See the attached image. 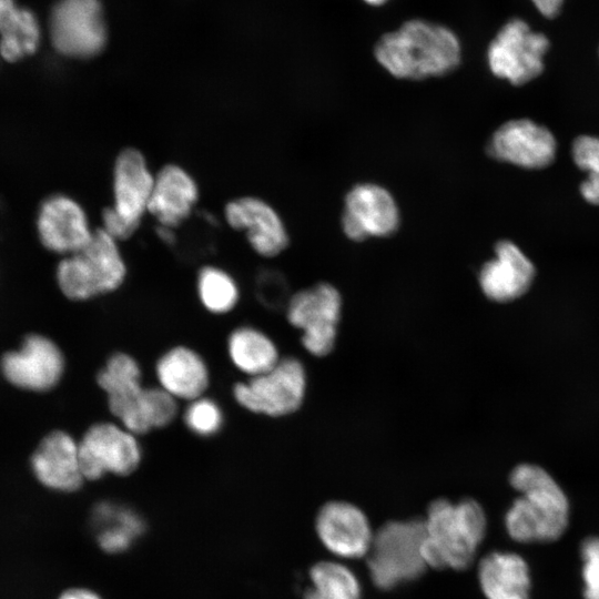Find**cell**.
Wrapping results in <instances>:
<instances>
[{
    "label": "cell",
    "instance_id": "31",
    "mask_svg": "<svg viewBox=\"0 0 599 599\" xmlns=\"http://www.w3.org/2000/svg\"><path fill=\"white\" fill-rule=\"evenodd\" d=\"M585 599H599V537H589L581 544Z\"/></svg>",
    "mask_w": 599,
    "mask_h": 599
},
{
    "label": "cell",
    "instance_id": "4",
    "mask_svg": "<svg viewBox=\"0 0 599 599\" xmlns=\"http://www.w3.org/2000/svg\"><path fill=\"white\" fill-rule=\"evenodd\" d=\"M55 277L62 294L74 302L116 291L126 277L119 242L101 227L95 229L87 246L59 262Z\"/></svg>",
    "mask_w": 599,
    "mask_h": 599
},
{
    "label": "cell",
    "instance_id": "3",
    "mask_svg": "<svg viewBox=\"0 0 599 599\" xmlns=\"http://www.w3.org/2000/svg\"><path fill=\"white\" fill-rule=\"evenodd\" d=\"M423 520L427 567L461 570L470 566L486 531V516L476 500L436 499Z\"/></svg>",
    "mask_w": 599,
    "mask_h": 599
},
{
    "label": "cell",
    "instance_id": "18",
    "mask_svg": "<svg viewBox=\"0 0 599 599\" xmlns=\"http://www.w3.org/2000/svg\"><path fill=\"white\" fill-rule=\"evenodd\" d=\"M227 224L244 231L251 247L261 256L280 255L288 245L286 226L266 201L256 196H243L230 201L224 209Z\"/></svg>",
    "mask_w": 599,
    "mask_h": 599
},
{
    "label": "cell",
    "instance_id": "26",
    "mask_svg": "<svg viewBox=\"0 0 599 599\" xmlns=\"http://www.w3.org/2000/svg\"><path fill=\"white\" fill-rule=\"evenodd\" d=\"M312 586L304 599H361V586L351 569L334 561H321L309 570Z\"/></svg>",
    "mask_w": 599,
    "mask_h": 599
},
{
    "label": "cell",
    "instance_id": "5",
    "mask_svg": "<svg viewBox=\"0 0 599 599\" xmlns=\"http://www.w3.org/2000/svg\"><path fill=\"white\" fill-rule=\"evenodd\" d=\"M423 519L389 521L373 536L366 555L370 578L376 587L390 590L417 579L425 571Z\"/></svg>",
    "mask_w": 599,
    "mask_h": 599
},
{
    "label": "cell",
    "instance_id": "27",
    "mask_svg": "<svg viewBox=\"0 0 599 599\" xmlns=\"http://www.w3.org/2000/svg\"><path fill=\"white\" fill-rule=\"evenodd\" d=\"M41 29L35 14L26 8H18L9 22L0 31V54L10 62L34 53L40 44Z\"/></svg>",
    "mask_w": 599,
    "mask_h": 599
},
{
    "label": "cell",
    "instance_id": "21",
    "mask_svg": "<svg viewBox=\"0 0 599 599\" xmlns=\"http://www.w3.org/2000/svg\"><path fill=\"white\" fill-rule=\"evenodd\" d=\"M199 200L192 175L176 164L163 166L154 177L148 213L158 225L175 229L186 220Z\"/></svg>",
    "mask_w": 599,
    "mask_h": 599
},
{
    "label": "cell",
    "instance_id": "30",
    "mask_svg": "<svg viewBox=\"0 0 599 599\" xmlns=\"http://www.w3.org/2000/svg\"><path fill=\"white\" fill-rule=\"evenodd\" d=\"M183 419L189 430L201 437L215 435L224 423L220 405L205 396L189 402Z\"/></svg>",
    "mask_w": 599,
    "mask_h": 599
},
{
    "label": "cell",
    "instance_id": "35",
    "mask_svg": "<svg viewBox=\"0 0 599 599\" xmlns=\"http://www.w3.org/2000/svg\"><path fill=\"white\" fill-rule=\"evenodd\" d=\"M174 229H171V227H167V226H163V225H158V229H156V232H158V235L160 236V238L164 242V243H172L174 241V232H173Z\"/></svg>",
    "mask_w": 599,
    "mask_h": 599
},
{
    "label": "cell",
    "instance_id": "1",
    "mask_svg": "<svg viewBox=\"0 0 599 599\" xmlns=\"http://www.w3.org/2000/svg\"><path fill=\"white\" fill-rule=\"evenodd\" d=\"M464 55L459 34L450 26L412 17L383 32L373 45V57L389 75L423 81L455 72Z\"/></svg>",
    "mask_w": 599,
    "mask_h": 599
},
{
    "label": "cell",
    "instance_id": "8",
    "mask_svg": "<svg viewBox=\"0 0 599 599\" xmlns=\"http://www.w3.org/2000/svg\"><path fill=\"white\" fill-rule=\"evenodd\" d=\"M343 298L331 283L319 282L291 296L286 317L300 329L304 349L315 357L327 356L335 347Z\"/></svg>",
    "mask_w": 599,
    "mask_h": 599
},
{
    "label": "cell",
    "instance_id": "36",
    "mask_svg": "<svg viewBox=\"0 0 599 599\" xmlns=\"http://www.w3.org/2000/svg\"><path fill=\"white\" fill-rule=\"evenodd\" d=\"M364 4L370 7V8H382L387 6L392 0H361Z\"/></svg>",
    "mask_w": 599,
    "mask_h": 599
},
{
    "label": "cell",
    "instance_id": "17",
    "mask_svg": "<svg viewBox=\"0 0 599 599\" xmlns=\"http://www.w3.org/2000/svg\"><path fill=\"white\" fill-rule=\"evenodd\" d=\"M315 528L332 554L347 559L366 556L374 536L365 514L343 500L324 504L316 515Z\"/></svg>",
    "mask_w": 599,
    "mask_h": 599
},
{
    "label": "cell",
    "instance_id": "15",
    "mask_svg": "<svg viewBox=\"0 0 599 599\" xmlns=\"http://www.w3.org/2000/svg\"><path fill=\"white\" fill-rule=\"evenodd\" d=\"M37 231L47 250L64 256L87 246L94 233L85 210L65 194L50 195L41 203Z\"/></svg>",
    "mask_w": 599,
    "mask_h": 599
},
{
    "label": "cell",
    "instance_id": "19",
    "mask_svg": "<svg viewBox=\"0 0 599 599\" xmlns=\"http://www.w3.org/2000/svg\"><path fill=\"white\" fill-rule=\"evenodd\" d=\"M154 177L139 150L125 149L114 162L113 204L110 207L134 231L148 212Z\"/></svg>",
    "mask_w": 599,
    "mask_h": 599
},
{
    "label": "cell",
    "instance_id": "25",
    "mask_svg": "<svg viewBox=\"0 0 599 599\" xmlns=\"http://www.w3.org/2000/svg\"><path fill=\"white\" fill-rule=\"evenodd\" d=\"M92 522L98 529L99 546L110 554L126 550L144 529L143 520L134 510L111 501L94 506Z\"/></svg>",
    "mask_w": 599,
    "mask_h": 599
},
{
    "label": "cell",
    "instance_id": "11",
    "mask_svg": "<svg viewBox=\"0 0 599 599\" xmlns=\"http://www.w3.org/2000/svg\"><path fill=\"white\" fill-rule=\"evenodd\" d=\"M65 358L50 337L40 333L27 334L20 344L0 358V372L13 387L32 393L55 388L63 377Z\"/></svg>",
    "mask_w": 599,
    "mask_h": 599
},
{
    "label": "cell",
    "instance_id": "14",
    "mask_svg": "<svg viewBox=\"0 0 599 599\" xmlns=\"http://www.w3.org/2000/svg\"><path fill=\"white\" fill-rule=\"evenodd\" d=\"M556 151L554 134L530 119L505 122L487 143V153L493 159L532 170L550 165Z\"/></svg>",
    "mask_w": 599,
    "mask_h": 599
},
{
    "label": "cell",
    "instance_id": "10",
    "mask_svg": "<svg viewBox=\"0 0 599 599\" xmlns=\"http://www.w3.org/2000/svg\"><path fill=\"white\" fill-rule=\"evenodd\" d=\"M102 390L111 414L136 436L165 427L176 417L177 400L160 386L144 387L141 374L113 379Z\"/></svg>",
    "mask_w": 599,
    "mask_h": 599
},
{
    "label": "cell",
    "instance_id": "2",
    "mask_svg": "<svg viewBox=\"0 0 599 599\" xmlns=\"http://www.w3.org/2000/svg\"><path fill=\"white\" fill-rule=\"evenodd\" d=\"M520 496L505 516L508 535L518 542H549L565 532L569 502L552 477L541 467L522 464L510 474Z\"/></svg>",
    "mask_w": 599,
    "mask_h": 599
},
{
    "label": "cell",
    "instance_id": "12",
    "mask_svg": "<svg viewBox=\"0 0 599 599\" xmlns=\"http://www.w3.org/2000/svg\"><path fill=\"white\" fill-rule=\"evenodd\" d=\"M136 437L119 423L99 422L91 425L78 440L85 480H98L108 474H132L142 459Z\"/></svg>",
    "mask_w": 599,
    "mask_h": 599
},
{
    "label": "cell",
    "instance_id": "7",
    "mask_svg": "<svg viewBox=\"0 0 599 599\" xmlns=\"http://www.w3.org/2000/svg\"><path fill=\"white\" fill-rule=\"evenodd\" d=\"M307 374L296 357H281L267 372L238 382L233 397L246 410L268 417L295 413L304 403Z\"/></svg>",
    "mask_w": 599,
    "mask_h": 599
},
{
    "label": "cell",
    "instance_id": "29",
    "mask_svg": "<svg viewBox=\"0 0 599 599\" xmlns=\"http://www.w3.org/2000/svg\"><path fill=\"white\" fill-rule=\"evenodd\" d=\"M572 159L580 170L587 172V179L580 184L582 197L599 205V138L578 136L572 143Z\"/></svg>",
    "mask_w": 599,
    "mask_h": 599
},
{
    "label": "cell",
    "instance_id": "32",
    "mask_svg": "<svg viewBox=\"0 0 599 599\" xmlns=\"http://www.w3.org/2000/svg\"><path fill=\"white\" fill-rule=\"evenodd\" d=\"M535 9L545 18H556L564 7L565 0H529Z\"/></svg>",
    "mask_w": 599,
    "mask_h": 599
},
{
    "label": "cell",
    "instance_id": "28",
    "mask_svg": "<svg viewBox=\"0 0 599 599\" xmlns=\"http://www.w3.org/2000/svg\"><path fill=\"white\" fill-rule=\"evenodd\" d=\"M196 288L203 307L216 315L231 312L240 298L235 280L216 266H204L200 270Z\"/></svg>",
    "mask_w": 599,
    "mask_h": 599
},
{
    "label": "cell",
    "instance_id": "13",
    "mask_svg": "<svg viewBox=\"0 0 599 599\" xmlns=\"http://www.w3.org/2000/svg\"><path fill=\"white\" fill-rule=\"evenodd\" d=\"M400 225V211L395 196L375 182L353 185L344 197L341 226L353 242L387 237Z\"/></svg>",
    "mask_w": 599,
    "mask_h": 599
},
{
    "label": "cell",
    "instance_id": "9",
    "mask_svg": "<svg viewBox=\"0 0 599 599\" xmlns=\"http://www.w3.org/2000/svg\"><path fill=\"white\" fill-rule=\"evenodd\" d=\"M50 39L63 57L91 59L106 47L109 34L100 0H58L49 17Z\"/></svg>",
    "mask_w": 599,
    "mask_h": 599
},
{
    "label": "cell",
    "instance_id": "24",
    "mask_svg": "<svg viewBox=\"0 0 599 599\" xmlns=\"http://www.w3.org/2000/svg\"><path fill=\"white\" fill-rule=\"evenodd\" d=\"M227 355L234 367L248 378L267 372L281 359L274 341L253 326H240L230 334Z\"/></svg>",
    "mask_w": 599,
    "mask_h": 599
},
{
    "label": "cell",
    "instance_id": "16",
    "mask_svg": "<svg viewBox=\"0 0 599 599\" xmlns=\"http://www.w3.org/2000/svg\"><path fill=\"white\" fill-rule=\"evenodd\" d=\"M30 468L38 483L53 491H77L85 480L78 440L62 429L41 438L31 454Z\"/></svg>",
    "mask_w": 599,
    "mask_h": 599
},
{
    "label": "cell",
    "instance_id": "20",
    "mask_svg": "<svg viewBox=\"0 0 599 599\" xmlns=\"http://www.w3.org/2000/svg\"><path fill=\"white\" fill-rule=\"evenodd\" d=\"M535 277V267L524 252L511 241L495 245V257L483 264L478 283L486 297L506 303L524 295Z\"/></svg>",
    "mask_w": 599,
    "mask_h": 599
},
{
    "label": "cell",
    "instance_id": "34",
    "mask_svg": "<svg viewBox=\"0 0 599 599\" xmlns=\"http://www.w3.org/2000/svg\"><path fill=\"white\" fill-rule=\"evenodd\" d=\"M18 8L14 0H0V31L9 22Z\"/></svg>",
    "mask_w": 599,
    "mask_h": 599
},
{
    "label": "cell",
    "instance_id": "23",
    "mask_svg": "<svg viewBox=\"0 0 599 599\" xmlns=\"http://www.w3.org/2000/svg\"><path fill=\"white\" fill-rule=\"evenodd\" d=\"M478 579L487 599H529V568L517 554H488L479 562Z\"/></svg>",
    "mask_w": 599,
    "mask_h": 599
},
{
    "label": "cell",
    "instance_id": "22",
    "mask_svg": "<svg viewBox=\"0 0 599 599\" xmlns=\"http://www.w3.org/2000/svg\"><path fill=\"white\" fill-rule=\"evenodd\" d=\"M159 386L176 400L191 402L204 396L210 385V370L203 357L186 346H175L155 364Z\"/></svg>",
    "mask_w": 599,
    "mask_h": 599
},
{
    "label": "cell",
    "instance_id": "6",
    "mask_svg": "<svg viewBox=\"0 0 599 599\" xmlns=\"http://www.w3.org/2000/svg\"><path fill=\"white\" fill-rule=\"evenodd\" d=\"M549 48L550 41L545 33L514 17L490 39L486 49L487 67L494 77L522 85L542 73Z\"/></svg>",
    "mask_w": 599,
    "mask_h": 599
},
{
    "label": "cell",
    "instance_id": "33",
    "mask_svg": "<svg viewBox=\"0 0 599 599\" xmlns=\"http://www.w3.org/2000/svg\"><path fill=\"white\" fill-rule=\"evenodd\" d=\"M58 599H102L94 591L87 588H70L64 590Z\"/></svg>",
    "mask_w": 599,
    "mask_h": 599
}]
</instances>
